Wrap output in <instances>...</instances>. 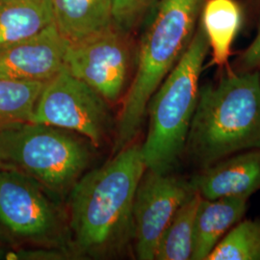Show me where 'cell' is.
Instances as JSON below:
<instances>
[{
  "label": "cell",
  "instance_id": "6da1fadb",
  "mask_svg": "<svg viewBox=\"0 0 260 260\" xmlns=\"http://www.w3.org/2000/svg\"><path fill=\"white\" fill-rule=\"evenodd\" d=\"M146 170L141 146L132 143L79 178L69 193L68 229L74 255L106 259L129 249L134 199Z\"/></svg>",
  "mask_w": 260,
  "mask_h": 260
},
{
  "label": "cell",
  "instance_id": "7a4b0ae2",
  "mask_svg": "<svg viewBox=\"0 0 260 260\" xmlns=\"http://www.w3.org/2000/svg\"><path fill=\"white\" fill-rule=\"evenodd\" d=\"M205 0H157L136 52L135 73L116 121L113 154L134 143L149 100L189 47Z\"/></svg>",
  "mask_w": 260,
  "mask_h": 260
},
{
  "label": "cell",
  "instance_id": "3957f363",
  "mask_svg": "<svg viewBox=\"0 0 260 260\" xmlns=\"http://www.w3.org/2000/svg\"><path fill=\"white\" fill-rule=\"evenodd\" d=\"M260 148L258 72L228 70L200 88L186 140V155L200 170L235 153Z\"/></svg>",
  "mask_w": 260,
  "mask_h": 260
},
{
  "label": "cell",
  "instance_id": "277c9868",
  "mask_svg": "<svg viewBox=\"0 0 260 260\" xmlns=\"http://www.w3.org/2000/svg\"><path fill=\"white\" fill-rule=\"evenodd\" d=\"M209 45L199 24L184 54L149 100V128L141 146L147 169L171 173L183 156Z\"/></svg>",
  "mask_w": 260,
  "mask_h": 260
},
{
  "label": "cell",
  "instance_id": "5b68a950",
  "mask_svg": "<svg viewBox=\"0 0 260 260\" xmlns=\"http://www.w3.org/2000/svg\"><path fill=\"white\" fill-rule=\"evenodd\" d=\"M93 145L75 132L33 121L0 127V169L19 172L56 196L89 167Z\"/></svg>",
  "mask_w": 260,
  "mask_h": 260
},
{
  "label": "cell",
  "instance_id": "8992f818",
  "mask_svg": "<svg viewBox=\"0 0 260 260\" xmlns=\"http://www.w3.org/2000/svg\"><path fill=\"white\" fill-rule=\"evenodd\" d=\"M50 194L33 178L0 169V226L31 248L71 251L65 216Z\"/></svg>",
  "mask_w": 260,
  "mask_h": 260
},
{
  "label": "cell",
  "instance_id": "52a82bcc",
  "mask_svg": "<svg viewBox=\"0 0 260 260\" xmlns=\"http://www.w3.org/2000/svg\"><path fill=\"white\" fill-rule=\"evenodd\" d=\"M110 106L64 67L44 85L31 121L75 132L99 148L115 133Z\"/></svg>",
  "mask_w": 260,
  "mask_h": 260
},
{
  "label": "cell",
  "instance_id": "ba28073f",
  "mask_svg": "<svg viewBox=\"0 0 260 260\" xmlns=\"http://www.w3.org/2000/svg\"><path fill=\"white\" fill-rule=\"evenodd\" d=\"M126 31L115 23L68 44L64 67L109 103L122 102L131 82L133 53Z\"/></svg>",
  "mask_w": 260,
  "mask_h": 260
},
{
  "label": "cell",
  "instance_id": "9c48e42d",
  "mask_svg": "<svg viewBox=\"0 0 260 260\" xmlns=\"http://www.w3.org/2000/svg\"><path fill=\"white\" fill-rule=\"evenodd\" d=\"M196 191L190 180L147 169L133 204L134 255L154 260L158 243L177 210Z\"/></svg>",
  "mask_w": 260,
  "mask_h": 260
},
{
  "label": "cell",
  "instance_id": "30bf717a",
  "mask_svg": "<svg viewBox=\"0 0 260 260\" xmlns=\"http://www.w3.org/2000/svg\"><path fill=\"white\" fill-rule=\"evenodd\" d=\"M67 47L51 24L33 37L0 49V78L46 83L64 68Z\"/></svg>",
  "mask_w": 260,
  "mask_h": 260
},
{
  "label": "cell",
  "instance_id": "8fae6325",
  "mask_svg": "<svg viewBox=\"0 0 260 260\" xmlns=\"http://www.w3.org/2000/svg\"><path fill=\"white\" fill-rule=\"evenodd\" d=\"M190 181L203 199H249L260 190V148L223 158L200 170Z\"/></svg>",
  "mask_w": 260,
  "mask_h": 260
},
{
  "label": "cell",
  "instance_id": "7c38bea8",
  "mask_svg": "<svg viewBox=\"0 0 260 260\" xmlns=\"http://www.w3.org/2000/svg\"><path fill=\"white\" fill-rule=\"evenodd\" d=\"M247 207V198H202L196 217L192 260H206L219 241L241 221Z\"/></svg>",
  "mask_w": 260,
  "mask_h": 260
},
{
  "label": "cell",
  "instance_id": "4fadbf2b",
  "mask_svg": "<svg viewBox=\"0 0 260 260\" xmlns=\"http://www.w3.org/2000/svg\"><path fill=\"white\" fill-rule=\"evenodd\" d=\"M53 24L68 44L113 25L112 0H50Z\"/></svg>",
  "mask_w": 260,
  "mask_h": 260
},
{
  "label": "cell",
  "instance_id": "5bb4252c",
  "mask_svg": "<svg viewBox=\"0 0 260 260\" xmlns=\"http://www.w3.org/2000/svg\"><path fill=\"white\" fill-rule=\"evenodd\" d=\"M199 24L209 45L211 64L229 67L233 43L243 24V10L237 0H205Z\"/></svg>",
  "mask_w": 260,
  "mask_h": 260
},
{
  "label": "cell",
  "instance_id": "9a60e30c",
  "mask_svg": "<svg viewBox=\"0 0 260 260\" xmlns=\"http://www.w3.org/2000/svg\"><path fill=\"white\" fill-rule=\"evenodd\" d=\"M53 24L50 0H0V49Z\"/></svg>",
  "mask_w": 260,
  "mask_h": 260
},
{
  "label": "cell",
  "instance_id": "2e32d148",
  "mask_svg": "<svg viewBox=\"0 0 260 260\" xmlns=\"http://www.w3.org/2000/svg\"><path fill=\"white\" fill-rule=\"evenodd\" d=\"M202 197L195 192L177 210L158 243L156 260L192 259L197 212Z\"/></svg>",
  "mask_w": 260,
  "mask_h": 260
},
{
  "label": "cell",
  "instance_id": "e0dca14e",
  "mask_svg": "<svg viewBox=\"0 0 260 260\" xmlns=\"http://www.w3.org/2000/svg\"><path fill=\"white\" fill-rule=\"evenodd\" d=\"M44 85L0 78V127L32 121Z\"/></svg>",
  "mask_w": 260,
  "mask_h": 260
},
{
  "label": "cell",
  "instance_id": "ac0fdd59",
  "mask_svg": "<svg viewBox=\"0 0 260 260\" xmlns=\"http://www.w3.org/2000/svg\"><path fill=\"white\" fill-rule=\"evenodd\" d=\"M206 260H260V221L242 219L215 246Z\"/></svg>",
  "mask_w": 260,
  "mask_h": 260
},
{
  "label": "cell",
  "instance_id": "d6986e66",
  "mask_svg": "<svg viewBox=\"0 0 260 260\" xmlns=\"http://www.w3.org/2000/svg\"><path fill=\"white\" fill-rule=\"evenodd\" d=\"M156 2L157 0H112L115 24L127 32L149 14Z\"/></svg>",
  "mask_w": 260,
  "mask_h": 260
},
{
  "label": "cell",
  "instance_id": "ffe728a7",
  "mask_svg": "<svg viewBox=\"0 0 260 260\" xmlns=\"http://www.w3.org/2000/svg\"><path fill=\"white\" fill-rule=\"evenodd\" d=\"M260 70V19L257 33L251 45L247 47L235 61V72L251 73Z\"/></svg>",
  "mask_w": 260,
  "mask_h": 260
},
{
  "label": "cell",
  "instance_id": "44dd1931",
  "mask_svg": "<svg viewBox=\"0 0 260 260\" xmlns=\"http://www.w3.org/2000/svg\"><path fill=\"white\" fill-rule=\"evenodd\" d=\"M73 255V253L68 250L59 248H30L23 249L17 251L14 256L17 259L35 260H61L69 258L68 256Z\"/></svg>",
  "mask_w": 260,
  "mask_h": 260
},
{
  "label": "cell",
  "instance_id": "7402d4cb",
  "mask_svg": "<svg viewBox=\"0 0 260 260\" xmlns=\"http://www.w3.org/2000/svg\"><path fill=\"white\" fill-rule=\"evenodd\" d=\"M2 256H3V253H2V251L0 250V258H2Z\"/></svg>",
  "mask_w": 260,
  "mask_h": 260
},
{
  "label": "cell",
  "instance_id": "603a6c76",
  "mask_svg": "<svg viewBox=\"0 0 260 260\" xmlns=\"http://www.w3.org/2000/svg\"><path fill=\"white\" fill-rule=\"evenodd\" d=\"M256 1H257V2H258V3L260 4V0H256Z\"/></svg>",
  "mask_w": 260,
  "mask_h": 260
},
{
  "label": "cell",
  "instance_id": "cb8c5ba5",
  "mask_svg": "<svg viewBox=\"0 0 260 260\" xmlns=\"http://www.w3.org/2000/svg\"><path fill=\"white\" fill-rule=\"evenodd\" d=\"M258 74H259V77H260V70L258 71Z\"/></svg>",
  "mask_w": 260,
  "mask_h": 260
}]
</instances>
